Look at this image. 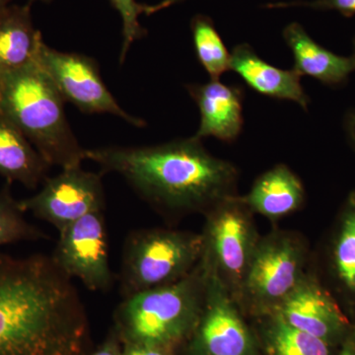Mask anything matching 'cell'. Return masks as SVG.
Instances as JSON below:
<instances>
[{"label": "cell", "mask_w": 355, "mask_h": 355, "mask_svg": "<svg viewBox=\"0 0 355 355\" xmlns=\"http://www.w3.org/2000/svg\"><path fill=\"white\" fill-rule=\"evenodd\" d=\"M64 100L38 58L0 76V114L11 121L51 166L80 167L85 150L70 128Z\"/></svg>", "instance_id": "obj_3"}, {"label": "cell", "mask_w": 355, "mask_h": 355, "mask_svg": "<svg viewBox=\"0 0 355 355\" xmlns=\"http://www.w3.org/2000/svg\"><path fill=\"white\" fill-rule=\"evenodd\" d=\"M51 258L69 279L92 291H108L113 286L109 261L104 210L93 211L58 232Z\"/></svg>", "instance_id": "obj_10"}, {"label": "cell", "mask_w": 355, "mask_h": 355, "mask_svg": "<svg viewBox=\"0 0 355 355\" xmlns=\"http://www.w3.org/2000/svg\"><path fill=\"white\" fill-rule=\"evenodd\" d=\"M263 318V345L268 355H335L340 345L298 330L273 315Z\"/></svg>", "instance_id": "obj_20"}, {"label": "cell", "mask_w": 355, "mask_h": 355, "mask_svg": "<svg viewBox=\"0 0 355 355\" xmlns=\"http://www.w3.org/2000/svg\"><path fill=\"white\" fill-rule=\"evenodd\" d=\"M343 128L350 146L355 150V110H349L343 119Z\"/></svg>", "instance_id": "obj_27"}, {"label": "cell", "mask_w": 355, "mask_h": 355, "mask_svg": "<svg viewBox=\"0 0 355 355\" xmlns=\"http://www.w3.org/2000/svg\"><path fill=\"white\" fill-rule=\"evenodd\" d=\"M207 272L202 263L186 277L123 298L114 312L121 345L178 349L197 328L205 302Z\"/></svg>", "instance_id": "obj_4"}, {"label": "cell", "mask_w": 355, "mask_h": 355, "mask_svg": "<svg viewBox=\"0 0 355 355\" xmlns=\"http://www.w3.org/2000/svg\"><path fill=\"white\" fill-rule=\"evenodd\" d=\"M307 257L305 243L293 233L275 231L261 237L238 304L257 316L272 314L304 277Z\"/></svg>", "instance_id": "obj_7"}, {"label": "cell", "mask_w": 355, "mask_h": 355, "mask_svg": "<svg viewBox=\"0 0 355 355\" xmlns=\"http://www.w3.org/2000/svg\"><path fill=\"white\" fill-rule=\"evenodd\" d=\"M205 270V302L189 340L191 355H256V342L243 319L241 307L220 280Z\"/></svg>", "instance_id": "obj_9"}, {"label": "cell", "mask_w": 355, "mask_h": 355, "mask_svg": "<svg viewBox=\"0 0 355 355\" xmlns=\"http://www.w3.org/2000/svg\"><path fill=\"white\" fill-rule=\"evenodd\" d=\"M176 349L148 345H123L121 355H176Z\"/></svg>", "instance_id": "obj_25"}, {"label": "cell", "mask_w": 355, "mask_h": 355, "mask_svg": "<svg viewBox=\"0 0 355 355\" xmlns=\"http://www.w3.org/2000/svg\"><path fill=\"white\" fill-rule=\"evenodd\" d=\"M31 1H34V0H31ZM41 1H50V0H41Z\"/></svg>", "instance_id": "obj_32"}, {"label": "cell", "mask_w": 355, "mask_h": 355, "mask_svg": "<svg viewBox=\"0 0 355 355\" xmlns=\"http://www.w3.org/2000/svg\"><path fill=\"white\" fill-rule=\"evenodd\" d=\"M184 1V0H163L160 3L156 4V6H150L148 7V13L153 14L157 12L159 10L162 9L168 8V7L175 6V4L180 3V2Z\"/></svg>", "instance_id": "obj_29"}, {"label": "cell", "mask_w": 355, "mask_h": 355, "mask_svg": "<svg viewBox=\"0 0 355 355\" xmlns=\"http://www.w3.org/2000/svg\"><path fill=\"white\" fill-rule=\"evenodd\" d=\"M284 39L294 58L293 69L327 86L343 85L355 71V58L336 55L318 44L298 23L284 30Z\"/></svg>", "instance_id": "obj_16"}, {"label": "cell", "mask_w": 355, "mask_h": 355, "mask_svg": "<svg viewBox=\"0 0 355 355\" xmlns=\"http://www.w3.org/2000/svg\"><path fill=\"white\" fill-rule=\"evenodd\" d=\"M121 350L123 345L113 329L105 342L89 355H121Z\"/></svg>", "instance_id": "obj_26"}, {"label": "cell", "mask_w": 355, "mask_h": 355, "mask_svg": "<svg viewBox=\"0 0 355 355\" xmlns=\"http://www.w3.org/2000/svg\"><path fill=\"white\" fill-rule=\"evenodd\" d=\"M335 355H355V324L349 336L340 343Z\"/></svg>", "instance_id": "obj_28"}, {"label": "cell", "mask_w": 355, "mask_h": 355, "mask_svg": "<svg viewBox=\"0 0 355 355\" xmlns=\"http://www.w3.org/2000/svg\"><path fill=\"white\" fill-rule=\"evenodd\" d=\"M111 3L123 19V41L120 58V62L123 64L130 46L146 36V30L139 22V16L144 13V6L137 3L135 0H111Z\"/></svg>", "instance_id": "obj_23"}, {"label": "cell", "mask_w": 355, "mask_h": 355, "mask_svg": "<svg viewBox=\"0 0 355 355\" xmlns=\"http://www.w3.org/2000/svg\"><path fill=\"white\" fill-rule=\"evenodd\" d=\"M270 7L306 6L319 10H335L350 17L355 15V0H313L309 2L270 4Z\"/></svg>", "instance_id": "obj_24"}, {"label": "cell", "mask_w": 355, "mask_h": 355, "mask_svg": "<svg viewBox=\"0 0 355 355\" xmlns=\"http://www.w3.org/2000/svg\"><path fill=\"white\" fill-rule=\"evenodd\" d=\"M270 315L336 345L343 342L355 324L333 292L307 272Z\"/></svg>", "instance_id": "obj_12"}, {"label": "cell", "mask_w": 355, "mask_h": 355, "mask_svg": "<svg viewBox=\"0 0 355 355\" xmlns=\"http://www.w3.org/2000/svg\"><path fill=\"white\" fill-rule=\"evenodd\" d=\"M85 156L103 171L120 175L165 216L205 214L236 195L237 168L211 155L193 137L153 146L86 149Z\"/></svg>", "instance_id": "obj_2"}, {"label": "cell", "mask_w": 355, "mask_h": 355, "mask_svg": "<svg viewBox=\"0 0 355 355\" xmlns=\"http://www.w3.org/2000/svg\"><path fill=\"white\" fill-rule=\"evenodd\" d=\"M242 200L253 214L277 220L302 207L305 189L291 168L279 164L257 178Z\"/></svg>", "instance_id": "obj_17"}, {"label": "cell", "mask_w": 355, "mask_h": 355, "mask_svg": "<svg viewBox=\"0 0 355 355\" xmlns=\"http://www.w3.org/2000/svg\"><path fill=\"white\" fill-rule=\"evenodd\" d=\"M193 44L200 64L210 79L218 80L230 70V53L217 32L214 21L205 15H197L191 23Z\"/></svg>", "instance_id": "obj_21"}, {"label": "cell", "mask_w": 355, "mask_h": 355, "mask_svg": "<svg viewBox=\"0 0 355 355\" xmlns=\"http://www.w3.org/2000/svg\"><path fill=\"white\" fill-rule=\"evenodd\" d=\"M43 43L29 6H7L0 13V76L36 60Z\"/></svg>", "instance_id": "obj_18"}, {"label": "cell", "mask_w": 355, "mask_h": 355, "mask_svg": "<svg viewBox=\"0 0 355 355\" xmlns=\"http://www.w3.org/2000/svg\"><path fill=\"white\" fill-rule=\"evenodd\" d=\"M37 58L65 102L71 103L84 113L111 114L133 127L146 125L144 121L130 116L119 105L92 58L53 50L43 43Z\"/></svg>", "instance_id": "obj_8"}, {"label": "cell", "mask_w": 355, "mask_h": 355, "mask_svg": "<svg viewBox=\"0 0 355 355\" xmlns=\"http://www.w3.org/2000/svg\"><path fill=\"white\" fill-rule=\"evenodd\" d=\"M202 256L200 233L144 229L128 236L120 275L123 298L168 286L190 275Z\"/></svg>", "instance_id": "obj_5"}, {"label": "cell", "mask_w": 355, "mask_h": 355, "mask_svg": "<svg viewBox=\"0 0 355 355\" xmlns=\"http://www.w3.org/2000/svg\"><path fill=\"white\" fill-rule=\"evenodd\" d=\"M328 270L338 301L355 316V190L343 202L328 247Z\"/></svg>", "instance_id": "obj_15"}, {"label": "cell", "mask_w": 355, "mask_h": 355, "mask_svg": "<svg viewBox=\"0 0 355 355\" xmlns=\"http://www.w3.org/2000/svg\"><path fill=\"white\" fill-rule=\"evenodd\" d=\"M21 209L19 200L13 198L10 183L0 190V246L22 241H38L49 236L29 223Z\"/></svg>", "instance_id": "obj_22"}, {"label": "cell", "mask_w": 355, "mask_h": 355, "mask_svg": "<svg viewBox=\"0 0 355 355\" xmlns=\"http://www.w3.org/2000/svg\"><path fill=\"white\" fill-rule=\"evenodd\" d=\"M80 295L51 256L0 254V355H89Z\"/></svg>", "instance_id": "obj_1"}, {"label": "cell", "mask_w": 355, "mask_h": 355, "mask_svg": "<svg viewBox=\"0 0 355 355\" xmlns=\"http://www.w3.org/2000/svg\"><path fill=\"white\" fill-rule=\"evenodd\" d=\"M50 167L27 137L0 114V176L33 190L44 183Z\"/></svg>", "instance_id": "obj_19"}, {"label": "cell", "mask_w": 355, "mask_h": 355, "mask_svg": "<svg viewBox=\"0 0 355 355\" xmlns=\"http://www.w3.org/2000/svg\"><path fill=\"white\" fill-rule=\"evenodd\" d=\"M19 203L25 212H32L60 232L91 212L104 210L102 177L81 166L62 169L57 176L46 178L36 195Z\"/></svg>", "instance_id": "obj_11"}, {"label": "cell", "mask_w": 355, "mask_h": 355, "mask_svg": "<svg viewBox=\"0 0 355 355\" xmlns=\"http://www.w3.org/2000/svg\"><path fill=\"white\" fill-rule=\"evenodd\" d=\"M9 0H0V13L8 6Z\"/></svg>", "instance_id": "obj_30"}, {"label": "cell", "mask_w": 355, "mask_h": 355, "mask_svg": "<svg viewBox=\"0 0 355 355\" xmlns=\"http://www.w3.org/2000/svg\"><path fill=\"white\" fill-rule=\"evenodd\" d=\"M187 89L200 113V128L193 137L200 140L216 137L227 144L235 141L244 125L243 89L222 83L219 79L190 84Z\"/></svg>", "instance_id": "obj_13"}, {"label": "cell", "mask_w": 355, "mask_h": 355, "mask_svg": "<svg viewBox=\"0 0 355 355\" xmlns=\"http://www.w3.org/2000/svg\"><path fill=\"white\" fill-rule=\"evenodd\" d=\"M352 57L355 58V39L354 41V53H352Z\"/></svg>", "instance_id": "obj_31"}, {"label": "cell", "mask_w": 355, "mask_h": 355, "mask_svg": "<svg viewBox=\"0 0 355 355\" xmlns=\"http://www.w3.org/2000/svg\"><path fill=\"white\" fill-rule=\"evenodd\" d=\"M230 70L259 94L296 103L308 111L310 98L301 85L295 69H282L259 57L250 44H240L230 53Z\"/></svg>", "instance_id": "obj_14"}, {"label": "cell", "mask_w": 355, "mask_h": 355, "mask_svg": "<svg viewBox=\"0 0 355 355\" xmlns=\"http://www.w3.org/2000/svg\"><path fill=\"white\" fill-rule=\"evenodd\" d=\"M205 214L200 261L237 301L261 239L254 214L242 197L235 195L224 198Z\"/></svg>", "instance_id": "obj_6"}]
</instances>
